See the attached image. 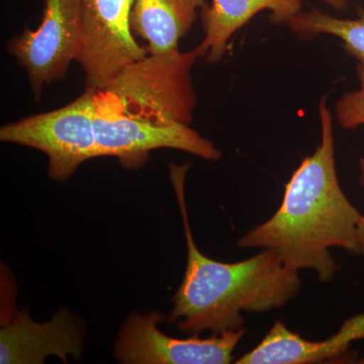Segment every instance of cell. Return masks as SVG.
I'll return each mask as SVG.
<instances>
[{
	"label": "cell",
	"mask_w": 364,
	"mask_h": 364,
	"mask_svg": "<svg viewBox=\"0 0 364 364\" xmlns=\"http://www.w3.org/2000/svg\"><path fill=\"white\" fill-rule=\"evenodd\" d=\"M364 339V314L345 321L339 331L323 341H309L277 321L255 348L242 355L237 364H310L337 360L349 346Z\"/></svg>",
	"instance_id": "obj_10"
},
{
	"label": "cell",
	"mask_w": 364,
	"mask_h": 364,
	"mask_svg": "<svg viewBox=\"0 0 364 364\" xmlns=\"http://www.w3.org/2000/svg\"><path fill=\"white\" fill-rule=\"evenodd\" d=\"M336 11H344L348 6V0H323Z\"/></svg>",
	"instance_id": "obj_16"
},
{
	"label": "cell",
	"mask_w": 364,
	"mask_h": 364,
	"mask_svg": "<svg viewBox=\"0 0 364 364\" xmlns=\"http://www.w3.org/2000/svg\"><path fill=\"white\" fill-rule=\"evenodd\" d=\"M359 182L364 189V157L359 158ZM358 254L364 256V215H361L358 227Z\"/></svg>",
	"instance_id": "obj_15"
},
{
	"label": "cell",
	"mask_w": 364,
	"mask_h": 364,
	"mask_svg": "<svg viewBox=\"0 0 364 364\" xmlns=\"http://www.w3.org/2000/svg\"><path fill=\"white\" fill-rule=\"evenodd\" d=\"M170 169L186 234L188 265L172 299L169 322H177L179 331L191 336L205 331L220 334L243 328V313L269 312L296 298L301 286L299 272L284 265L272 251L263 249L249 259L234 263L219 262L200 252L184 198L188 166L171 165Z\"/></svg>",
	"instance_id": "obj_2"
},
{
	"label": "cell",
	"mask_w": 364,
	"mask_h": 364,
	"mask_svg": "<svg viewBox=\"0 0 364 364\" xmlns=\"http://www.w3.org/2000/svg\"><path fill=\"white\" fill-rule=\"evenodd\" d=\"M205 55L208 48L202 42L189 52L177 50L136 60L95 91V114L156 126L191 124L196 105L191 70Z\"/></svg>",
	"instance_id": "obj_3"
},
{
	"label": "cell",
	"mask_w": 364,
	"mask_h": 364,
	"mask_svg": "<svg viewBox=\"0 0 364 364\" xmlns=\"http://www.w3.org/2000/svg\"><path fill=\"white\" fill-rule=\"evenodd\" d=\"M322 138L287 182L279 210L267 222L241 237L240 248H262L277 254L291 269H310L329 282L338 272L330 253L341 248L358 254L360 213L345 195L337 177L333 117L320 104Z\"/></svg>",
	"instance_id": "obj_1"
},
{
	"label": "cell",
	"mask_w": 364,
	"mask_h": 364,
	"mask_svg": "<svg viewBox=\"0 0 364 364\" xmlns=\"http://www.w3.org/2000/svg\"><path fill=\"white\" fill-rule=\"evenodd\" d=\"M359 363H364V358L361 359V360L359 361Z\"/></svg>",
	"instance_id": "obj_17"
},
{
	"label": "cell",
	"mask_w": 364,
	"mask_h": 364,
	"mask_svg": "<svg viewBox=\"0 0 364 364\" xmlns=\"http://www.w3.org/2000/svg\"><path fill=\"white\" fill-rule=\"evenodd\" d=\"M95 129L100 157H116L129 169L140 168L151 151L161 148L184 151L210 161L222 157L214 144L189 124L156 126L129 117L95 114Z\"/></svg>",
	"instance_id": "obj_8"
},
{
	"label": "cell",
	"mask_w": 364,
	"mask_h": 364,
	"mask_svg": "<svg viewBox=\"0 0 364 364\" xmlns=\"http://www.w3.org/2000/svg\"><path fill=\"white\" fill-rule=\"evenodd\" d=\"M301 9V0H213L202 11L208 61H221L232 36L260 11H269L273 23H287Z\"/></svg>",
	"instance_id": "obj_11"
},
{
	"label": "cell",
	"mask_w": 364,
	"mask_h": 364,
	"mask_svg": "<svg viewBox=\"0 0 364 364\" xmlns=\"http://www.w3.org/2000/svg\"><path fill=\"white\" fill-rule=\"evenodd\" d=\"M160 312L148 315L132 313L119 333L114 355L122 363L228 364L245 335V328L228 330L210 338L179 339L160 331L164 320Z\"/></svg>",
	"instance_id": "obj_6"
},
{
	"label": "cell",
	"mask_w": 364,
	"mask_h": 364,
	"mask_svg": "<svg viewBox=\"0 0 364 364\" xmlns=\"http://www.w3.org/2000/svg\"><path fill=\"white\" fill-rule=\"evenodd\" d=\"M287 25L299 37L313 38L318 35L334 36L339 38L344 49L359 62H364V9L359 7L358 18H338L311 9L308 13H299Z\"/></svg>",
	"instance_id": "obj_13"
},
{
	"label": "cell",
	"mask_w": 364,
	"mask_h": 364,
	"mask_svg": "<svg viewBox=\"0 0 364 364\" xmlns=\"http://www.w3.org/2000/svg\"><path fill=\"white\" fill-rule=\"evenodd\" d=\"M0 140L40 150L49 158V176L56 181H67L82 163L100 157L95 91L86 88L64 107L4 124Z\"/></svg>",
	"instance_id": "obj_4"
},
{
	"label": "cell",
	"mask_w": 364,
	"mask_h": 364,
	"mask_svg": "<svg viewBox=\"0 0 364 364\" xmlns=\"http://www.w3.org/2000/svg\"><path fill=\"white\" fill-rule=\"evenodd\" d=\"M205 0H134L132 31L142 38L152 55L177 51L182 37L193 28Z\"/></svg>",
	"instance_id": "obj_12"
},
{
	"label": "cell",
	"mask_w": 364,
	"mask_h": 364,
	"mask_svg": "<svg viewBox=\"0 0 364 364\" xmlns=\"http://www.w3.org/2000/svg\"><path fill=\"white\" fill-rule=\"evenodd\" d=\"M356 72L359 80L358 90L345 93L335 107L340 126L348 130L364 126V62H359Z\"/></svg>",
	"instance_id": "obj_14"
},
{
	"label": "cell",
	"mask_w": 364,
	"mask_h": 364,
	"mask_svg": "<svg viewBox=\"0 0 364 364\" xmlns=\"http://www.w3.org/2000/svg\"><path fill=\"white\" fill-rule=\"evenodd\" d=\"M77 323L66 311H60L45 324L33 322L28 313H18L0 331V363H43L48 355H57L64 363L68 355L81 353Z\"/></svg>",
	"instance_id": "obj_9"
},
{
	"label": "cell",
	"mask_w": 364,
	"mask_h": 364,
	"mask_svg": "<svg viewBox=\"0 0 364 364\" xmlns=\"http://www.w3.org/2000/svg\"><path fill=\"white\" fill-rule=\"evenodd\" d=\"M82 0H45L39 28L9 43V52L26 69L36 97L66 75L82 42Z\"/></svg>",
	"instance_id": "obj_5"
},
{
	"label": "cell",
	"mask_w": 364,
	"mask_h": 364,
	"mask_svg": "<svg viewBox=\"0 0 364 364\" xmlns=\"http://www.w3.org/2000/svg\"><path fill=\"white\" fill-rule=\"evenodd\" d=\"M134 0H82V42L76 62L85 74L86 88L107 85L122 69L147 56L134 37Z\"/></svg>",
	"instance_id": "obj_7"
}]
</instances>
